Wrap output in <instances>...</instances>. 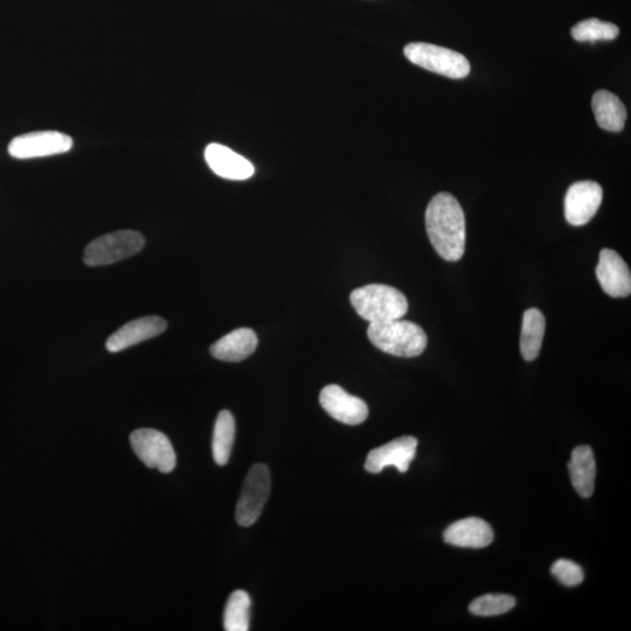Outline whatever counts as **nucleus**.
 Returning <instances> with one entry per match:
<instances>
[{"mask_svg":"<svg viewBox=\"0 0 631 631\" xmlns=\"http://www.w3.org/2000/svg\"><path fill=\"white\" fill-rule=\"evenodd\" d=\"M426 227L435 251L446 261H459L466 251V217L459 201L442 192L428 204Z\"/></svg>","mask_w":631,"mask_h":631,"instance_id":"f257e3e1","label":"nucleus"},{"mask_svg":"<svg viewBox=\"0 0 631 631\" xmlns=\"http://www.w3.org/2000/svg\"><path fill=\"white\" fill-rule=\"evenodd\" d=\"M371 343L395 357L414 358L427 348V335L418 324L404 320L371 323L367 329Z\"/></svg>","mask_w":631,"mask_h":631,"instance_id":"f03ea898","label":"nucleus"},{"mask_svg":"<svg viewBox=\"0 0 631 631\" xmlns=\"http://www.w3.org/2000/svg\"><path fill=\"white\" fill-rule=\"evenodd\" d=\"M350 300L357 314L370 323L400 320L408 311L405 295L386 284H369L353 290Z\"/></svg>","mask_w":631,"mask_h":631,"instance_id":"7ed1b4c3","label":"nucleus"},{"mask_svg":"<svg viewBox=\"0 0 631 631\" xmlns=\"http://www.w3.org/2000/svg\"><path fill=\"white\" fill-rule=\"evenodd\" d=\"M404 54L412 64L450 79H464L470 74L468 59L449 48L412 43L405 47Z\"/></svg>","mask_w":631,"mask_h":631,"instance_id":"20e7f679","label":"nucleus"},{"mask_svg":"<svg viewBox=\"0 0 631 631\" xmlns=\"http://www.w3.org/2000/svg\"><path fill=\"white\" fill-rule=\"evenodd\" d=\"M145 245L141 233L136 231H119L103 235L90 242L83 260L89 267L112 265L140 253Z\"/></svg>","mask_w":631,"mask_h":631,"instance_id":"39448f33","label":"nucleus"},{"mask_svg":"<svg viewBox=\"0 0 631 631\" xmlns=\"http://www.w3.org/2000/svg\"><path fill=\"white\" fill-rule=\"evenodd\" d=\"M131 447L145 466L169 474L176 468V453L168 436L156 429H137L130 435Z\"/></svg>","mask_w":631,"mask_h":631,"instance_id":"423d86ee","label":"nucleus"},{"mask_svg":"<svg viewBox=\"0 0 631 631\" xmlns=\"http://www.w3.org/2000/svg\"><path fill=\"white\" fill-rule=\"evenodd\" d=\"M270 495V473L265 464H255L248 471L237 505L239 525L252 526L261 516Z\"/></svg>","mask_w":631,"mask_h":631,"instance_id":"0eeeda50","label":"nucleus"},{"mask_svg":"<svg viewBox=\"0 0 631 631\" xmlns=\"http://www.w3.org/2000/svg\"><path fill=\"white\" fill-rule=\"evenodd\" d=\"M73 148V140L60 131H36L20 135L9 144V154L17 159H33L66 154Z\"/></svg>","mask_w":631,"mask_h":631,"instance_id":"6e6552de","label":"nucleus"},{"mask_svg":"<svg viewBox=\"0 0 631 631\" xmlns=\"http://www.w3.org/2000/svg\"><path fill=\"white\" fill-rule=\"evenodd\" d=\"M602 187L592 180L574 183L565 197V218L572 226H584L591 221L602 203Z\"/></svg>","mask_w":631,"mask_h":631,"instance_id":"1a4fd4ad","label":"nucleus"},{"mask_svg":"<svg viewBox=\"0 0 631 631\" xmlns=\"http://www.w3.org/2000/svg\"><path fill=\"white\" fill-rule=\"evenodd\" d=\"M321 406L335 420L349 426H357L369 416L365 401L351 395L338 385L324 387L320 395Z\"/></svg>","mask_w":631,"mask_h":631,"instance_id":"9d476101","label":"nucleus"},{"mask_svg":"<svg viewBox=\"0 0 631 631\" xmlns=\"http://www.w3.org/2000/svg\"><path fill=\"white\" fill-rule=\"evenodd\" d=\"M416 448L418 440L412 436H402L371 450L365 462V469L371 474H379L387 467H395L400 473H406L414 460Z\"/></svg>","mask_w":631,"mask_h":631,"instance_id":"9b49d317","label":"nucleus"},{"mask_svg":"<svg viewBox=\"0 0 631 631\" xmlns=\"http://www.w3.org/2000/svg\"><path fill=\"white\" fill-rule=\"evenodd\" d=\"M596 277L603 291L610 297H627L631 294L630 269L622 256L613 249H602Z\"/></svg>","mask_w":631,"mask_h":631,"instance_id":"f8f14e48","label":"nucleus"},{"mask_svg":"<svg viewBox=\"0 0 631 631\" xmlns=\"http://www.w3.org/2000/svg\"><path fill=\"white\" fill-rule=\"evenodd\" d=\"M166 328H168V324L161 317L138 318V320L124 324L121 329L110 336L106 348L112 353L120 352L163 334Z\"/></svg>","mask_w":631,"mask_h":631,"instance_id":"ddd939ff","label":"nucleus"},{"mask_svg":"<svg viewBox=\"0 0 631 631\" xmlns=\"http://www.w3.org/2000/svg\"><path fill=\"white\" fill-rule=\"evenodd\" d=\"M205 161L217 176L225 179L246 180L253 177L255 172L251 162L223 144H208Z\"/></svg>","mask_w":631,"mask_h":631,"instance_id":"4468645a","label":"nucleus"},{"mask_svg":"<svg viewBox=\"0 0 631 631\" xmlns=\"http://www.w3.org/2000/svg\"><path fill=\"white\" fill-rule=\"evenodd\" d=\"M443 538L447 544L457 547L483 549L494 540V530L483 519L470 517L450 525Z\"/></svg>","mask_w":631,"mask_h":631,"instance_id":"2eb2a0df","label":"nucleus"},{"mask_svg":"<svg viewBox=\"0 0 631 631\" xmlns=\"http://www.w3.org/2000/svg\"><path fill=\"white\" fill-rule=\"evenodd\" d=\"M258 336L252 329L241 328L211 346V355L223 362L238 363L252 356L258 348Z\"/></svg>","mask_w":631,"mask_h":631,"instance_id":"dca6fc26","label":"nucleus"},{"mask_svg":"<svg viewBox=\"0 0 631 631\" xmlns=\"http://www.w3.org/2000/svg\"><path fill=\"white\" fill-rule=\"evenodd\" d=\"M592 108L598 126L609 133H620L627 122V108L615 94L598 90L593 96Z\"/></svg>","mask_w":631,"mask_h":631,"instance_id":"f3484780","label":"nucleus"},{"mask_svg":"<svg viewBox=\"0 0 631 631\" xmlns=\"http://www.w3.org/2000/svg\"><path fill=\"white\" fill-rule=\"evenodd\" d=\"M571 480L575 490L584 498L591 497L595 487L596 463L591 447L581 446L574 449L568 463Z\"/></svg>","mask_w":631,"mask_h":631,"instance_id":"a211bd4d","label":"nucleus"},{"mask_svg":"<svg viewBox=\"0 0 631 631\" xmlns=\"http://www.w3.org/2000/svg\"><path fill=\"white\" fill-rule=\"evenodd\" d=\"M545 328L546 321L542 311L532 308L524 312L520 352L528 362L538 358L542 350Z\"/></svg>","mask_w":631,"mask_h":631,"instance_id":"6ab92c4d","label":"nucleus"},{"mask_svg":"<svg viewBox=\"0 0 631 631\" xmlns=\"http://www.w3.org/2000/svg\"><path fill=\"white\" fill-rule=\"evenodd\" d=\"M235 439V420L230 411H221L214 425L212 439L213 459L224 467L230 461Z\"/></svg>","mask_w":631,"mask_h":631,"instance_id":"aec40b11","label":"nucleus"},{"mask_svg":"<svg viewBox=\"0 0 631 631\" xmlns=\"http://www.w3.org/2000/svg\"><path fill=\"white\" fill-rule=\"evenodd\" d=\"M252 599L247 592L235 591L227 601L224 628L227 631H248L251 626Z\"/></svg>","mask_w":631,"mask_h":631,"instance_id":"412c9836","label":"nucleus"},{"mask_svg":"<svg viewBox=\"0 0 631 631\" xmlns=\"http://www.w3.org/2000/svg\"><path fill=\"white\" fill-rule=\"evenodd\" d=\"M572 38L580 43H595V41H612L619 37V27L612 23L592 18L584 20L571 30Z\"/></svg>","mask_w":631,"mask_h":631,"instance_id":"4be33fe9","label":"nucleus"},{"mask_svg":"<svg viewBox=\"0 0 631 631\" xmlns=\"http://www.w3.org/2000/svg\"><path fill=\"white\" fill-rule=\"evenodd\" d=\"M516 606L511 595L487 594L470 603V613L476 616H497L510 612Z\"/></svg>","mask_w":631,"mask_h":631,"instance_id":"5701e85b","label":"nucleus"},{"mask_svg":"<svg viewBox=\"0 0 631 631\" xmlns=\"http://www.w3.org/2000/svg\"><path fill=\"white\" fill-rule=\"evenodd\" d=\"M551 573L560 584H563L566 587H575L581 584L584 581L585 575L582 568L573 563L570 560H558L553 564L551 568Z\"/></svg>","mask_w":631,"mask_h":631,"instance_id":"b1692460","label":"nucleus"}]
</instances>
